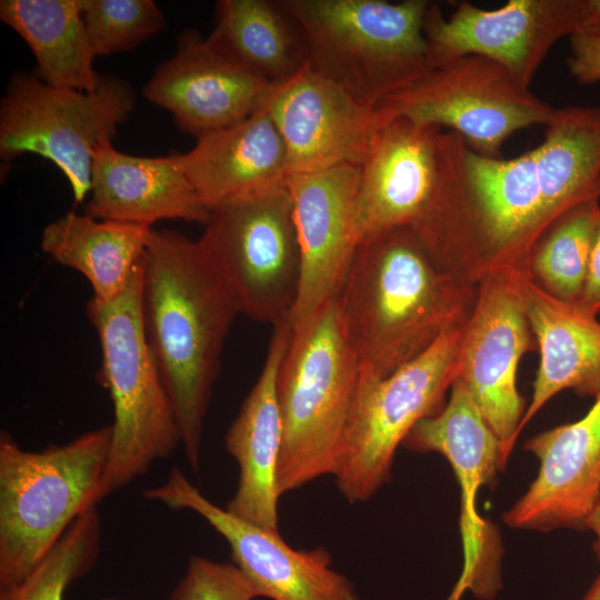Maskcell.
Listing matches in <instances>:
<instances>
[{
	"instance_id": "cell-18",
	"label": "cell",
	"mask_w": 600,
	"mask_h": 600,
	"mask_svg": "<svg viewBox=\"0 0 600 600\" xmlns=\"http://www.w3.org/2000/svg\"><path fill=\"white\" fill-rule=\"evenodd\" d=\"M270 86L221 54L199 32L187 30L179 36L173 57L156 69L142 94L168 110L180 130L198 139L250 116Z\"/></svg>"
},
{
	"instance_id": "cell-15",
	"label": "cell",
	"mask_w": 600,
	"mask_h": 600,
	"mask_svg": "<svg viewBox=\"0 0 600 600\" xmlns=\"http://www.w3.org/2000/svg\"><path fill=\"white\" fill-rule=\"evenodd\" d=\"M581 11L582 0H510L494 10L460 1L444 18L431 2L423 22L430 64L480 56L529 86L553 44L579 32Z\"/></svg>"
},
{
	"instance_id": "cell-10",
	"label": "cell",
	"mask_w": 600,
	"mask_h": 600,
	"mask_svg": "<svg viewBox=\"0 0 600 600\" xmlns=\"http://www.w3.org/2000/svg\"><path fill=\"white\" fill-rule=\"evenodd\" d=\"M198 240L241 314L272 327L290 319L302 272L287 186L214 207Z\"/></svg>"
},
{
	"instance_id": "cell-12",
	"label": "cell",
	"mask_w": 600,
	"mask_h": 600,
	"mask_svg": "<svg viewBox=\"0 0 600 600\" xmlns=\"http://www.w3.org/2000/svg\"><path fill=\"white\" fill-rule=\"evenodd\" d=\"M526 271L498 269L478 283L463 324L459 373L499 439L504 463L520 433L524 401L517 388L521 357L537 350L524 298Z\"/></svg>"
},
{
	"instance_id": "cell-4",
	"label": "cell",
	"mask_w": 600,
	"mask_h": 600,
	"mask_svg": "<svg viewBox=\"0 0 600 600\" xmlns=\"http://www.w3.org/2000/svg\"><path fill=\"white\" fill-rule=\"evenodd\" d=\"M111 424L31 451L0 433V590L20 583L108 496Z\"/></svg>"
},
{
	"instance_id": "cell-8",
	"label": "cell",
	"mask_w": 600,
	"mask_h": 600,
	"mask_svg": "<svg viewBox=\"0 0 600 600\" xmlns=\"http://www.w3.org/2000/svg\"><path fill=\"white\" fill-rule=\"evenodd\" d=\"M464 322L447 330L424 352L384 378L360 370L333 473L339 491L350 503L369 500L390 480L397 448L419 421L444 406L459 373Z\"/></svg>"
},
{
	"instance_id": "cell-1",
	"label": "cell",
	"mask_w": 600,
	"mask_h": 600,
	"mask_svg": "<svg viewBox=\"0 0 600 600\" xmlns=\"http://www.w3.org/2000/svg\"><path fill=\"white\" fill-rule=\"evenodd\" d=\"M567 210L536 148L490 158L457 132L441 131L436 188L411 228L434 261L478 286L493 270L524 269L539 239Z\"/></svg>"
},
{
	"instance_id": "cell-34",
	"label": "cell",
	"mask_w": 600,
	"mask_h": 600,
	"mask_svg": "<svg viewBox=\"0 0 600 600\" xmlns=\"http://www.w3.org/2000/svg\"><path fill=\"white\" fill-rule=\"evenodd\" d=\"M577 34L600 37V0H582L581 23Z\"/></svg>"
},
{
	"instance_id": "cell-16",
	"label": "cell",
	"mask_w": 600,
	"mask_h": 600,
	"mask_svg": "<svg viewBox=\"0 0 600 600\" xmlns=\"http://www.w3.org/2000/svg\"><path fill=\"white\" fill-rule=\"evenodd\" d=\"M260 106L283 139L290 176L360 167L380 126L373 108L309 66L270 86Z\"/></svg>"
},
{
	"instance_id": "cell-24",
	"label": "cell",
	"mask_w": 600,
	"mask_h": 600,
	"mask_svg": "<svg viewBox=\"0 0 600 600\" xmlns=\"http://www.w3.org/2000/svg\"><path fill=\"white\" fill-rule=\"evenodd\" d=\"M524 298L540 361L531 402L519 431L558 392L571 389L580 397L600 393V321L578 306L559 301L529 281Z\"/></svg>"
},
{
	"instance_id": "cell-30",
	"label": "cell",
	"mask_w": 600,
	"mask_h": 600,
	"mask_svg": "<svg viewBox=\"0 0 600 600\" xmlns=\"http://www.w3.org/2000/svg\"><path fill=\"white\" fill-rule=\"evenodd\" d=\"M94 58L124 52L166 27V18L151 0H79Z\"/></svg>"
},
{
	"instance_id": "cell-22",
	"label": "cell",
	"mask_w": 600,
	"mask_h": 600,
	"mask_svg": "<svg viewBox=\"0 0 600 600\" xmlns=\"http://www.w3.org/2000/svg\"><path fill=\"white\" fill-rule=\"evenodd\" d=\"M89 216L152 227L161 220L206 224L210 210L184 174L179 153L141 157L104 142L94 152Z\"/></svg>"
},
{
	"instance_id": "cell-35",
	"label": "cell",
	"mask_w": 600,
	"mask_h": 600,
	"mask_svg": "<svg viewBox=\"0 0 600 600\" xmlns=\"http://www.w3.org/2000/svg\"><path fill=\"white\" fill-rule=\"evenodd\" d=\"M584 529L591 530L594 534V552L600 560V492L590 513L588 514Z\"/></svg>"
},
{
	"instance_id": "cell-36",
	"label": "cell",
	"mask_w": 600,
	"mask_h": 600,
	"mask_svg": "<svg viewBox=\"0 0 600 600\" xmlns=\"http://www.w3.org/2000/svg\"><path fill=\"white\" fill-rule=\"evenodd\" d=\"M580 600H600V574Z\"/></svg>"
},
{
	"instance_id": "cell-28",
	"label": "cell",
	"mask_w": 600,
	"mask_h": 600,
	"mask_svg": "<svg viewBox=\"0 0 600 600\" xmlns=\"http://www.w3.org/2000/svg\"><path fill=\"white\" fill-rule=\"evenodd\" d=\"M600 197H591L564 211L539 239L524 271L550 297L577 306L582 294Z\"/></svg>"
},
{
	"instance_id": "cell-7",
	"label": "cell",
	"mask_w": 600,
	"mask_h": 600,
	"mask_svg": "<svg viewBox=\"0 0 600 600\" xmlns=\"http://www.w3.org/2000/svg\"><path fill=\"white\" fill-rule=\"evenodd\" d=\"M141 288L142 261L118 298L109 302L91 298L86 306L100 343L98 379L109 391L114 416L108 494L148 472L181 444L171 401L144 336Z\"/></svg>"
},
{
	"instance_id": "cell-29",
	"label": "cell",
	"mask_w": 600,
	"mask_h": 600,
	"mask_svg": "<svg viewBox=\"0 0 600 600\" xmlns=\"http://www.w3.org/2000/svg\"><path fill=\"white\" fill-rule=\"evenodd\" d=\"M101 532V519L93 507L72 522L20 583L0 590V600H63L67 588L94 567Z\"/></svg>"
},
{
	"instance_id": "cell-2",
	"label": "cell",
	"mask_w": 600,
	"mask_h": 600,
	"mask_svg": "<svg viewBox=\"0 0 600 600\" xmlns=\"http://www.w3.org/2000/svg\"><path fill=\"white\" fill-rule=\"evenodd\" d=\"M141 312L181 446L197 472L204 419L239 307L199 240L152 230L142 259Z\"/></svg>"
},
{
	"instance_id": "cell-17",
	"label": "cell",
	"mask_w": 600,
	"mask_h": 600,
	"mask_svg": "<svg viewBox=\"0 0 600 600\" xmlns=\"http://www.w3.org/2000/svg\"><path fill=\"white\" fill-rule=\"evenodd\" d=\"M359 166L292 174L287 188L301 252V283L289 322L299 327L341 291L360 241L356 223Z\"/></svg>"
},
{
	"instance_id": "cell-37",
	"label": "cell",
	"mask_w": 600,
	"mask_h": 600,
	"mask_svg": "<svg viewBox=\"0 0 600 600\" xmlns=\"http://www.w3.org/2000/svg\"><path fill=\"white\" fill-rule=\"evenodd\" d=\"M99 600H131V599L108 597V598H102V599H99Z\"/></svg>"
},
{
	"instance_id": "cell-19",
	"label": "cell",
	"mask_w": 600,
	"mask_h": 600,
	"mask_svg": "<svg viewBox=\"0 0 600 600\" xmlns=\"http://www.w3.org/2000/svg\"><path fill=\"white\" fill-rule=\"evenodd\" d=\"M524 449L539 471L503 521L524 530L584 529L600 492V393L582 418L534 436Z\"/></svg>"
},
{
	"instance_id": "cell-13",
	"label": "cell",
	"mask_w": 600,
	"mask_h": 600,
	"mask_svg": "<svg viewBox=\"0 0 600 600\" xmlns=\"http://www.w3.org/2000/svg\"><path fill=\"white\" fill-rule=\"evenodd\" d=\"M402 446L414 452L442 454L460 484L463 568L444 600H462L467 591L480 600L493 599L501 587L499 554L493 532L479 516L476 501L480 488L506 463L499 439L460 378L453 381L441 410L419 421Z\"/></svg>"
},
{
	"instance_id": "cell-11",
	"label": "cell",
	"mask_w": 600,
	"mask_h": 600,
	"mask_svg": "<svg viewBox=\"0 0 600 600\" xmlns=\"http://www.w3.org/2000/svg\"><path fill=\"white\" fill-rule=\"evenodd\" d=\"M374 111L379 124L404 118L419 126L446 127L477 153L502 158V144L512 133L547 126L556 108L501 64L471 54L432 68L383 98Z\"/></svg>"
},
{
	"instance_id": "cell-31",
	"label": "cell",
	"mask_w": 600,
	"mask_h": 600,
	"mask_svg": "<svg viewBox=\"0 0 600 600\" xmlns=\"http://www.w3.org/2000/svg\"><path fill=\"white\" fill-rule=\"evenodd\" d=\"M258 597L234 563L191 556L169 600H253Z\"/></svg>"
},
{
	"instance_id": "cell-14",
	"label": "cell",
	"mask_w": 600,
	"mask_h": 600,
	"mask_svg": "<svg viewBox=\"0 0 600 600\" xmlns=\"http://www.w3.org/2000/svg\"><path fill=\"white\" fill-rule=\"evenodd\" d=\"M147 500L190 510L230 547L232 563L259 597L271 600H361L352 582L331 568L327 549L291 548L279 534L243 520L209 500L177 467L166 481L143 490Z\"/></svg>"
},
{
	"instance_id": "cell-3",
	"label": "cell",
	"mask_w": 600,
	"mask_h": 600,
	"mask_svg": "<svg viewBox=\"0 0 600 600\" xmlns=\"http://www.w3.org/2000/svg\"><path fill=\"white\" fill-rule=\"evenodd\" d=\"M478 286L440 267L411 226L361 239L337 298L361 372L384 378L463 323Z\"/></svg>"
},
{
	"instance_id": "cell-25",
	"label": "cell",
	"mask_w": 600,
	"mask_h": 600,
	"mask_svg": "<svg viewBox=\"0 0 600 600\" xmlns=\"http://www.w3.org/2000/svg\"><path fill=\"white\" fill-rule=\"evenodd\" d=\"M152 230L71 211L44 227L40 246L57 263L88 280L92 299L109 302L127 288L143 259Z\"/></svg>"
},
{
	"instance_id": "cell-23",
	"label": "cell",
	"mask_w": 600,
	"mask_h": 600,
	"mask_svg": "<svg viewBox=\"0 0 600 600\" xmlns=\"http://www.w3.org/2000/svg\"><path fill=\"white\" fill-rule=\"evenodd\" d=\"M179 162L209 210L284 187L290 176L283 139L260 104L243 120L198 138L190 151L179 153Z\"/></svg>"
},
{
	"instance_id": "cell-21",
	"label": "cell",
	"mask_w": 600,
	"mask_h": 600,
	"mask_svg": "<svg viewBox=\"0 0 600 600\" xmlns=\"http://www.w3.org/2000/svg\"><path fill=\"white\" fill-rule=\"evenodd\" d=\"M289 320L273 327L261 372L224 436L237 461V489L226 509L268 530H278V467L283 428L277 397L278 372L290 342Z\"/></svg>"
},
{
	"instance_id": "cell-27",
	"label": "cell",
	"mask_w": 600,
	"mask_h": 600,
	"mask_svg": "<svg viewBox=\"0 0 600 600\" xmlns=\"http://www.w3.org/2000/svg\"><path fill=\"white\" fill-rule=\"evenodd\" d=\"M0 19L29 46L36 76L47 84L94 91V70L79 0H2Z\"/></svg>"
},
{
	"instance_id": "cell-32",
	"label": "cell",
	"mask_w": 600,
	"mask_h": 600,
	"mask_svg": "<svg viewBox=\"0 0 600 600\" xmlns=\"http://www.w3.org/2000/svg\"><path fill=\"white\" fill-rule=\"evenodd\" d=\"M570 48L567 63L571 76L584 84L600 81V37L571 36Z\"/></svg>"
},
{
	"instance_id": "cell-6",
	"label": "cell",
	"mask_w": 600,
	"mask_h": 600,
	"mask_svg": "<svg viewBox=\"0 0 600 600\" xmlns=\"http://www.w3.org/2000/svg\"><path fill=\"white\" fill-rule=\"evenodd\" d=\"M360 370L337 299L292 328L277 379L283 428L280 496L336 472Z\"/></svg>"
},
{
	"instance_id": "cell-5",
	"label": "cell",
	"mask_w": 600,
	"mask_h": 600,
	"mask_svg": "<svg viewBox=\"0 0 600 600\" xmlns=\"http://www.w3.org/2000/svg\"><path fill=\"white\" fill-rule=\"evenodd\" d=\"M278 1L302 36L308 66L368 107L432 69L423 33L431 1Z\"/></svg>"
},
{
	"instance_id": "cell-20",
	"label": "cell",
	"mask_w": 600,
	"mask_h": 600,
	"mask_svg": "<svg viewBox=\"0 0 600 600\" xmlns=\"http://www.w3.org/2000/svg\"><path fill=\"white\" fill-rule=\"evenodd\" d=\"M441 131L404 118L380 123L359 167L356 223L360 240L411 226L422 216L437 183Z\"/></svg>"
},
{
	"instance_id": "cell-9",
	"label": "cell",
	"mask_w": 600,
	"mask_h": 600,
	"mask_svg": "<svg viewBox=\"0 0 600 600\" xmlns=\"http://www.w3.org/2000/svg\"><path fill=\"white\" fill-rule=\"evenodd\" d=\"M136 106L131 86L102 76L91 92L57 88L36 73L11 77L0 103V157L32 153L51 161L70 183L74 203L90 193L93 156L111 142Z\"/></svg>"
},
{
	"instance_id": "cell-26",
	"label": "cell",
	"mask_w": 600,
	"mask_h": 600,
	"mask_svg": "<svg viewBox=\"0 0 600 600\" xmlns=\"http://www.w3.org/2000/svg\"><path fill=\"white\" fill-rule=\"evenodd\" d=\"M208 42L274 86L308 67L302 36L278 0H220Z\"/></svg>"
},
{
	"instance_id": "cell-33",
	"label": "cell",
	"mask_w": 600,
	"mask_h": 600,
	"mask_svg": "<svg viewBox=\"0 0 600 600\" xmlns=\"http://www.w3.org/2000/svg\"><path fill=\"white\" fill-rule=\"evenodd\" d=\"M577 306L591 316L600 313V216L594 227L584 286Z\"/></svg>"
}]
</instances>
